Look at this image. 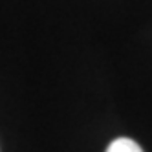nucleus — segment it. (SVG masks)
<instances>
[{
    "instance_id": "nucleus-1",
    "label": "nucleus",
    "mask_w": 152,
    "mask_h": 152,
    "mask_svg": "<svg viewBox=\"0 0 152 152\" xmlns=\"http://www.w3.org/2000/svg\"><path fill=\"white\" fill-rule=\"evenodd\" d=\"M104 152H143V148L130 137H115L108 143Z\"/></svg>"
}]
</instances>
